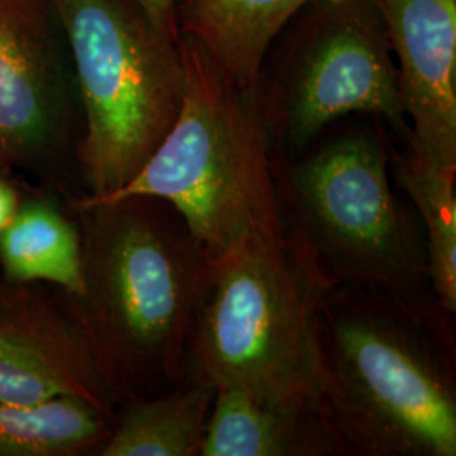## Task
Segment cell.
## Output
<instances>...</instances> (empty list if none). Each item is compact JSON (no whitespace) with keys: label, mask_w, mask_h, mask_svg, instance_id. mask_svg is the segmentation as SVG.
Returning <instances> with one entry per match:
<instances>
[{"label":"cell","mask_w":456,"mask_h":456,"mask_svg":"<svg viewBox=\"0 0 456 456\" xmlns=\"http://www.w3.org/2000/svg\"><path fill=\"white\" fill-rule=\"evenodd\" d=\"M82 293H63L117 403L191 379L190 338L210 256L180 213L149 196L73 201Z\"/></svg>","instance_id":"1"},{"label":"cell","mask_w":456,"mask_h":456,"mask_svg":"<svg viewBox=\"0 0 456 456\" xmlns=\"http://www.w3.org/2000/svg\"><path fill=\"white\" fill-rule=\"evenodd\" d=\"M453 316L362 286L322 296V406L345 455H456Z\"/></svg>","instance_id":"2"},{"label":"cell","mask_w":456,"mask_h":456,"mask_svg":"<svg viewBox=\"0 0 456 456\" xmlns=\"http://www.w3.org/2000/svg\"><path fill=\"white\" fill-rule=\"evenodd\" d=\"M325 291L284 227L210 257L191 326V377L271 404L323 411Z\"/></svg>","instance_id":"3"},{"label":"cell","mask_w":456,"mask_h":456,"mask_svg":"<svg viewBox=\"0 0 456 456\" xmlns=\"http://www.w3.org/2000/svg\"><path fill=\"white\" fill-rule=\"evenodd\" d=\"M288 237L325 286H362L418 305L431 291L423 228L392 186L379 131L350 129L296 158L274 154Z\"/></svg>","instance_id":"4"},{"label":"cell","mask_w":456,"mask_h":456,"mask_svg":"<svg viewBox=\"0 0 456 456\" xmlns=\"http://www.w3.org/2000/svg\"><path fill=\"white\" fill-rule=\"evenodd\" d=\"M186 92L180 115L142 169L103 201L149 196L180 213L210 257L282 228L274 151L257 88L232 82L195 39L181 36Z\"/></svg>","instance_id":"5"},{"label":"cell","mask_w":456,"mask_h":456,"mask_svg":"<svg viewBox=\"0 0 456 456\" xmlns=\"http://www.w3.org/2000/svg\"><path fill=\"white\" fill-rule=\"evenodd\" d=\"M82 107L77 161L88 193L124 188L176 122L186 68L176 39L131 0H49Z\"/></svg>","instance_id":"6"},{"label":"cell","mask_w":456,"mask_h":456,"mask_svg":"<svg viewBox=\"0 0 456 456\" xmlns=\"http://www.w3.org/2000/svg\"><path fill=\"white\" fill-rule=\"evenodd\" d=\"M257 83L276 156L296 158L330 124L374 115L409 135L399 73L375 0H311Z\"/></svg>","instance_id":"7"},{"label":"cell","mask_w":456,"mask_h":456,"mask_svg":"<svg viewBox=\"0 0 456 456\" xmlns=\"http://www.w3.org/2000/svg\"><path fill=\"white\" fill-rule=\"evenodd\" d=\"M82 107L49 0H0V173L78 149Z\"/></svg>","instance_id":"8"},{"label":"cell","mask_w":456,"mask_h":456,"mask_svg":"<svg viewBox=\"0 0 456 456\" xmlns=\"http://www.w3.org/2000/svg\"><path fill=\"white\" fill-rule=\"evenodd\" d=\"M58 395H77L115 409L65 297L56 301L37 282L2 277L0 403L33 404Z\"/></svg>","instance_id":"9"},{"label":"cell","mask_w":456,"mask_h":456,"mask_svg":"<svg viewBox=\"0 0 456 456\" xmlns=\"http://www.w3.org/2000/svg\"><path fill=\"white\" fill-rule=\"evenodd\" d=\"M389 34L408 146L456 167V0H375Z\"/></svg>","instance_id":"10"},{"label":"cell","mask_w":456,"mask_h":456,"mask_svg":"<svg viewBox=\"0 0 456 456\" xmlns=\"http://www.w3.org/2000/svg\"><path fill=\"white\" fill-rule=\"evenodd\" d=\"M345 455L322 409L279 406L235 387H215L198 456Z\"/></svg>","instance_id":"11"},{"label":"cell","mask_w":456,"mask_h":456,"mask_svg":"<svg viewBox=\"0 0 456 456\" xmlns=\"http://www.w3.org/2000/svg\"><path fill=\"white\" fill-rule=\"evenodd\" d=\"M311 0H180V36L195 39L235 85L257 88L277 36Z\"/></svg>","instance_id":"12"},{"label":"cell","mask_w":456,"mask_h":456,"mask_svg":"<svg viewBox=\"0 0 456 456\" xmlns=\"http://www.w3.org/2000/svg\"><path fill=\"white\" fill-rule=\"evenodd\" d=\"M213 399L212 384L196 377L156 395L127 399L97 455L198 456Z\"/></svg>","instance_id":"13"},{"label":"cell","mask_w":456,"mask_h":456,"mask_svg":"<svg viewBox=\"0 0 456 456\" xmlns=\"http://www.w3.org/2000/svg\"><path fill=\"white\" fill-rule=\"evenodd\" d=\"M2 276L82 293V239L78 225L48 200L22 201L12 224L0 232Z\"/></svg>","instance_id":"14"},{"label":"cell","mask_w":456,"mask_h":456,"mask_svg":"<svg viewBox=\"0 0 456 456\" xmlns=\"http://www.w3.org/2000/svg\"><path fill=\"white\" fill-rule=\"evenodd\" d=\"M391 176L423 228L431 291L456 313V167L440 166L406 144L391 156Z\"/></svg>","instance_id":"15"},{"label":"cell","mask_w":456,"mask_h":456,"mask_svg":"<svg viewBox=\"0 0 456 456\" xmlns=\"http://www.w3.org/2000/svg\"><path fill=\"white\" fill-rule=\"evenodd\" d=\"M114 419V411L77 395L0 403V456L82 455L103 444Z\"/></svg>","instance_id":"16"},{"label":"cell","mask_w":456,"mask_h":456,"mask_svg":"<svg viewBox=\"0 0 456 456\" xmlns=\"http://www.w3.org/2000/svg\"><path fill=\"white\" fill-rule=\"evenodd\" d=\"M135 5H139L147 16L152 19V22L163 29L164 33L180 39V31L176 24V9L180 0H131Z\"/></svg>","instance_id":"17"},{"label":"cell","mask_w":456,"mask_h":456,"mask_svg":"<svg viewBox=\"0 0 456 456\" xmlns=\"http://www.w3.org/2000/svg\"><path fill=\"white\" fill-rule=\"evenodd\" d=\"M22 200L14 183L7 175L0 173V232H4L14 220Z\"/></svg>","instance_id":"18"}]
</instances>
